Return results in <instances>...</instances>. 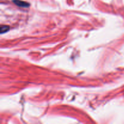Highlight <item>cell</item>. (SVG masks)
<instances>
[{
  "label": "cell",
  "instance_id": "cell-1",
  "mask_svg": "<svg viewBox=\"0 0 124 124\" xmlns=\"http://www.w3.org/2000/svg\"><path fill=\"white\" fill-rule=\"evenodd\" d=\"M13 2H14L16 5L19 6V7H27L29 6V3L25 2V1H21V0H13Z\"/></svg>",
  "mask_w": 124,
  "mask_h": 124
},
{
  "label": "cell",
  "instance_id": "cell-2",
  "mask_svg": "<svg viewBox=\"0 0 124 124\" xmlns=\"http://www.w3.org/2000/svg\"><path fill=\"white\" fill-rule=\"evenodd\" d=\"M9 30V27L7 25H2L1 27V33H4Z\"/></svg>",
  "mask_w": 124,
  "mask_h": 124
}]
</instances>
